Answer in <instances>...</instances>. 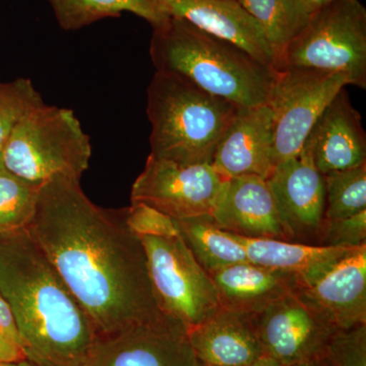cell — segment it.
I'll return each mask as SVG.
<instances>
[{
    "label": "cell",
    "instance_id": "obj_1",
    "mask_svg": "<svg viewBox=\"0 0 366 366\" xmlns=\"http://www.w3.org/2000/svg\"><path fill=\"white\" fill-rule=\"evenodd\" d=\"M28 230L97 336L166 317L154 297L143 243L129 230L125 209L100 208L79 180L57 177L41 187Z\"/></svg>",
    "mask_w": 366,
    "mask_h": 366
},
{
    "label": "cell",
    "instance_id": "obj_2",
    "mask_svg": "<svg viewBox=\"0 0 366 366\" xmlns=\"http://www.w3.org/2000/svg\"><path fill=\"white\" fill-rule=\"evenodd\" d=\"M0 295L35 366H86L97 334L28 228L0 233Z\"/></svg>",
    "mask_w": 366,
    "mask_h": 366
},
{
    "label": "cell",
    "instance_id": "obj_3",
    "mask_svg": "<svg viewBox=\"0 0 366 366\" xmlns=\"http://www.w3.org/2000/svg\"><path fill=\"white\" fill-rule=\"evenodd\" d=\"M153 30L150 55L158 71L177 74L238 107L268 103L277 71L242 48L173 16Z\"/></svg>",
    "mask_w": 366,
    "mask_h": 366
},
{
    "label": "cell",
    "instance_id": "obj_4",
    "mask_svg": "<svg viewBox=\"0 0 366 366\" xmlns=\"http://www.w3.org/2000/svg\"><path fill=\"white\" fill-rule=\"evenodd\" d=\"M238 108L177 74L156 71L147 103L150 156L178 165H212Z\"/></svg>",
    "mask_w": 366,
    "mask_h": 366
},
{
    "label": "cell",
    "instance_id": "obj_5",
    "mask_svg": "<svg viewBox=\"0 0 366 366\" xmlns=\"http://www.w3.org/2000/svg\"><path fill=\"white\" fill-rule=\"evenodd\" d=\"M91 157L90 137L74 112L45 103L21 118L1 151L7 169L38 187L57 177L81 179Z\"/></svg>",
    "mask_w": 366,
    "mask_h": 366
},
{
    "label": "cell",
    "instance_id": "obj_6",
    "mask_svg": "<svg viewBox=\"0 0 366 366\" xmlns=\"http://www.w3.org/2000/svg\"><path fill=\"white\" fill-rule=\"evenodd\" d=\"M287 69L337 72L366 89V9L360 0H333L315 11L277 59V71Z\"/></svg>",
    "mask_w": 366,
    "mask_h": 366
},
{
    "label": "cell",
    "instance_id": "obj_7",
    "mask_svg": "<svg viewBox=\"0 0 366 366\" xmlns=\"http://www.w3.org/2000/svg\"><path fill=\"white\" fill-rule=\"evenodd\" d=\"M141 240L154 297L164 315L189 330L222 308L215 284L182 235Z\"/></svg>",
    "mask_w": 366,
    "mask_h": 366
},
{
    "label": "cell",
    "instance_id": "obj_8",
    "mask_svg": "<svg viewBox=\"0 0 366 366\" xmlns=\"http://www.w3.org/2000/svg\"><path fill=\"white\" fill-rule=\"evenodd\" d=\"M348 79L337 72L310 69L277 71L268 104L274 115V167L297 157L317 118Z\"/></svg>",
    "mask_w": 366,
    "mask_h": 366
},
{
    "label": "cell",
    "instance_id": "obj_9",
    "mask_svg": "<svg viewBox=\"0 0 366 366\" xmlns=\"http://www.w3.org/2000/svg\"><path fill=\"white\" fill-rule=\"evenodd\" d=\"M225 179L212 165H178L149 155L132 184V203L148 204L175 220L211 215Z\"/></svg>",
    "mask_w": 366,
    "mask_h": 366
},
{
    "label": "cell",
    "instance_id": "obj_10",
    "mask_svg": "<svg viewBox=\"0 0 366 366\" xmlns=\"http://www.w3.org/2000/svg\"><path fill=\"white\" fill-rule=\"evenodd\" d=\"M86 366H207L190 344L187 329L163 317L96 337Z\"/></svg>",
    "mask_w": 366,
    "mask_h": 366
},
{
    "label": "cell",
    "instance_id": "obj_11",
    "mask_svg": "<svg viewBox=\"0 0 366 366\" xmlns=\"http://www.w3.org/2000/svg\"><path fill=\"white\" fill-rule=\"evenodd\" d=\"M296 291L252 315L264 355L282 366L319 362L337 332Z\"/></svg>",
    "mask_w": 366,
    "mask_h": 366
},
{
    "label": "cell",
    "instance_id": "obj_12",
    "mask_svg": "<svg viewBox=\"0 0 366 366\" xmlns=\"http://www.w3.org/2000/svg\"><path fill=\"white\" fill-rule=\"evenodd\" d=\"M322 173L366 163V134L361 115L345 88L335 96L312 127L300 153Z\"/></svg>",
    "mask_w": 366,
    "mask_h": 366
},
{
    "label": "cell",
    "instance_id": "obj_13",
    "mask_svg": "<svg viewBox=\"0 0 366 366\" xmlns=\"http://www.w3.org/2000/svg\"><path fill=\"white\" fill-rule=\"evenodd\" d=\"M288 239L319 234L326 211V182L307 159H288L267 178Z\"/></svg>",
    "mask_w": 366,
    "mask_h": 366
},
{
    "label": "cell",
    "instance_id": "obj_14",
    "mask_svg": "<svg viewBox=\"0 0 366 366\" xmlns=\"http://www.w3.org/2000/svg\"><path fill=\"white\" fill-rule=\"evenodd\" d=\"M168 16L182 19L242 48L276 71V53L259 24L237 0H154Z\"/></svg>",
    "mask_w": 366,
    "mask_h": 366
},
{
    "label": "cell",
    "instance_id": "obj_15",
    "mask_svg": "<svg viewBox=\"0 0 366 366\" xmlns=\"http://www.w3.org/2000/svg\"><path fill=\"white\" fill-rule=\"evenodd\" d=\"M273 143L274 115L268 103L239 107L212 166L224 178L255 175L267 179L274 169Z\"/></svg>",
    "mask_w": 366,
    "mask_h": 366
},
{
    "label": "cell",
    "instance_id": "obj_16",
    "mask_svg": "<svg viewBox=\"0 0 366 366\" xmlns=\"http://www.w3.org/2000/svg\"><path fill=\"white\" fill-rule=\"evenodd\" d=\"M211 217L219 227L242 237L289 240L273 194L262 177L226 178Z\"/></svg>",
    "mask_w": 366,
    "mask_h": 366
},
{
    "label": "cell",
    "instance_id": "obj_17",
    "mask_svg": "<svg viewBox=\"0 0 366 366\" xmlns=\"http://www.w3.org/2000/svg\"><path fill=\"white\" fill-rule=\"evenodd\" d=\"M296 292L336 331L366 325V244Z\"/></svg>",
    "mask_w": 366,
    "mask_h": 366
},
{
    "label": "cell",
    "instance_id": "obj_18",
    "mask_svg": "<svg viewBox=\"0 0 366 366\" xmlns=\"http://www.w3.org/2000/svg\"><path fill=\"white\" fill-rule=\"evenodd\" d=\"M190 344L207 366H243L264 356L250 315L221 308L187 330Z\"/></svg>",
    "mask_w": 366,
    "mask_h": 366
},
{
    "label": "cell",
    "instance_id": "obj_19",
    "mask_svg": "<svg viewBox=\"0 0 366 366\" xmlns=\"http://www.w3.org/2000/svg\"><path fill=\"white\" fill-rule=\"evenodd\" d=\"M209 274L221 307L240 314H259L274 301L302 288L295 274L250 262L231 264Z\"/></svg>",
    "mask_w": 366,
    "mask_h": 366
},
{
    "label": "cell",
    "instance_id": "obj_20",
    "mask_svg": "<svg viewBox=\"0 0 366 366\" xmlns=\"http://www.w3.org/2000/svg\"><path fill=\"white\" fill-rule=\"evenodd\" d=\"M236 237L247 250L249 262L295 274L302 287L319 281L338 262L358 249L301 244L269 238H245L238 235Z\"/></svg>",
    "mask_w": 366,
    "mask_h": 366
},
{
    "label": "cell",
    "instance_id": "obj_21",
    "mask_svg": "<svg viewBox=\"0 0 366 366\" xmlns=\"http://www.w3.org/2000/svg\"><path fill=\"white\" fill-rule=\"evenodd\" d=\"M177 221L183 240L207 273L249 262L240 240L235 234L219 227L211 215Z\"/></svg>",
    "mask_w": 366,
    "mask_h": 366
},
{
    "label": "cell",
    "instance_id": "obj_22",
    "mask_svg": "<svg viewBox=\"0 0 366 366\" xmlns=\"http://www.w3.org/2000/svg\"><path fill=\"white\" fill-rule=\"evenodd\" d=\"M60 28L78 31L96 21L117 18L122 13L136 14L157 26L169 16L154 0H47Z\"/></svg>",
    "mask_w": 366,
    "mask_h": 366
},
{
    "label": "cell",
    "instance_id": "obj_23",
    "mask_svg": "<svg viewBox=\"0 0 366 366\" xmlns=\"http://www.w3.org/2000/svg\"><path fill=\"white\" fill-rule=\"evenodd\" d=\"M266 34L277 59L312 14L302 0H237Z\"/></svg>",
    "mask_w": 366,
    "mask_h": 366
},
{
    "label": "cell",
    "instance_id": "obj_24",
    "mask_svg": "<svg viewBox=\"0 0 366 366\" xmlns=\"http://www.w3.org/2000/svg\"><path fill=\"white\" fill-rule=\"evenodd\" d=\"M40 189L7 169L0 154V233L30 226L37 211Z\"/></svg>",
    "mask_w": 366,
    "mask_h": 366
},
{
    "label": "cell",
    "instance_id": "obj_25",
    "mask_svg": "<svg viewBox=\"0 0 366 366\" xmlns=\"http://www.w3.org/2000/svg\"><path fill=\"white\" fill-rule=\"evenodd\" d=\"M326 182L325 220H337L366 209V163L324 175Z\"/></svg>",
    "mask_w": 366,
    "mask_h": 366
},
{
    "label": "cell",
    "instance_id": "obj_26",
    "mask_svg": "<svg viewBox=\"0 0 366 366\" xmlns=\"http://www.w3.org/2000/svg\"><path fill=\"white\" fill-rule=\"evenodd\" d=\"M43 103L30 79H16L0 84V154L21 118Z\"/></svg>",
    "mask_w": 366,
    "mask_h": 366
},
{
    "label": "cell",
    "instance_id": "obj_27",
    "mask_svg": "<svg viewBox=\"0 0 366 366\" xmlns=\"http://www.w3.org/2000/svg\"><path fill=\"white\" fill-rule=\"evenodd\" d=\"M324 358L332 366H366V325L334 333Z\"/></svg>",
    "mask_w": 366,
    "mask_h": 366
},
{
    "label": "cell",
    "instance_id": "obj_28",
    "mask_svg": "<svg viewBox=\"0 0 366 366\" xmlns=\"http://www.w3.org/2000/svg\"><path fill=\"white\" fill-rule=\"evenodd\" d=\"M125 220L137 237H171L180 235L177 221L143 203H132L125 209Z\"/></svg>",
    "mask_w": 366,
    "mask_h": 366
},
{
    "label": "cell",
    "instance_id": "obj_29",
    "mask_svg": "<svg viewBox=\"0 0 366 366\" xmlns=\"http://www.w3.org/2000/svg\"><path fill=\"white\" fill-rule=\"evenodd\" d=\"M320 245L360 247L366 244V209L356 215L337 220H325L320 232Z\"/></svg>",
    "mask_w": 366,
    "mask_h": 366
},
{
    "label": "cell",
    "instance_id": "obj_30",
    "mask_svg": "<svg viewBox=\"0 0 366 366\" xmlns=\"http://www.w3.org/2000/svg\"><path fill=\"white\" fill-rule=\"evenodd\" d=\"M0 337L21 349L20 335L16 327L13 310L1 295H0Z\"/></svg>",
    "mask_w": 366,
    "mask_h": 366
},
{
    "label": "cell",
    "instance_id": "obj_31",
    "mask_svg": "<svg viewBox=\"0 0 366 366\" xmlns=\"http://www.w3.org/2000/svg\"><path fill=\"white\" fill-rule=\"evenodd\" d=\"M25 360V355L20 347L0 337V362H14Z\"/></svg>",
    "mask_w": 366,
    "mask_h": 366
},
{
    "label": "cell",
    "instance_id": "obj_32",
    "mask_svg": "<svg viewBox=\"0 0 366 366\" xmlns=\"http://www.w3.org/2000/svg\"><path fill=\"white\" fill-rule=\"evenodd\" d=\"M302 1L307 7L308 13L312 14L320 7L326 6L327 4L333 1V0H302Z\"/></svg>",
    "mask_w": 366,
    "mask_h": 366
},
{
    "label": "cell",
    "instance_id": "obj_33",
    "mask_svg": "<svg viewBox=\"0 0 366 366\" xmlns=\"http://www.w3.org/2000/svg\"><path fill=\"white\" fill-rule=\"evenodd\" d=\"M243 366H282L280 363L277 362L273 358L269 357V356L264 355L259 360L254 361L249 365Z\"/></svg>",
    "mask_w": 366,
    "mask_h": 366
},
{
    "label": "cell",
    "instance_id": "obj_34",
    "mask_svg": "<svg viewBox=\"0 0 366 366\" xmlns=\"http://www.w3.org/2000/svg\"><path fill=\"white\" fill-rule=\"evenodd\" d=\"M0 366H35L26 360L14 361V362H0Z\"/></svg>",
    "mask_w": 366,
    "mask_h": 366
},
{
    "label": "cell",
    "instance_id": "obj_35",
    "mask_svg": "<svg viewBox=\"0 0 366 366\" xmlns=\"http://www.w3.org/2000/svg\"><path fill=\"white\" fill-rule=\"evenodd\" d=\"M317 366H332L330 365L329 361L327 360H325V358H322V360H320L319 362H317Z\"/></svg>",
    "mask_w": 366,
    "mask_h": 366
},
{
    "label": "cell",
    "instance_id": "obj_36",
    "mask_svg": "<svg viewBox=\"0 0 366 366\" xmlns=\"http://www.w3.org/2000/svg\"><path fill=\"white\" fill-rule=\"evenodd\" d=\"M293 366H317V362H315V361H312V362L300 363V365H296Z\"/></svg>",
    "mask_w": 366,
    "mask_h": 366
}]
</instances>
